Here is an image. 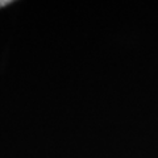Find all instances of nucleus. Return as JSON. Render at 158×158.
<instances>
[{"label":"nucleus","mask_w":158,"mask_h":158,"mask_svg":"<svg viewBox=\"0 0 158 158\" xmlns=\"http://www.w3.org/2000/svg\"><path fill=\"white\" fill-rule=\"evenodd\" d=\"M11 2H9V0H0V8L2 7H6L7 4H9Z\"/></svg>","instance_id":"nucleus-1"}]
</instances>
